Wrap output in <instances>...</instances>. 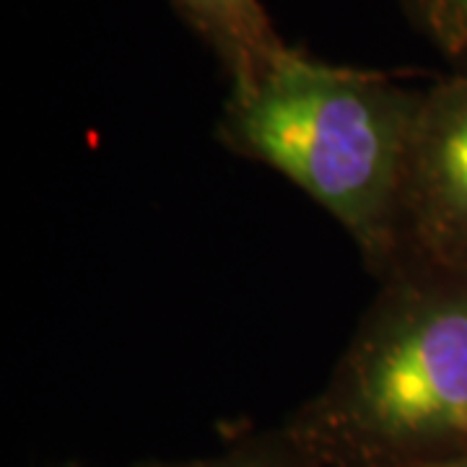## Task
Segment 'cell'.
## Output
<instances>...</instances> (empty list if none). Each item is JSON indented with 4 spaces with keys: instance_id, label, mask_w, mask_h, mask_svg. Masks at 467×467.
Returning <instances> with one entry per match:
<instances>
[{
    "instance_id": "6da1fadb",
    "label": "cell",
    "mask_w": 467,
    "mask_h": 467,
    "mask_svg": "<svg viewBox=\"0 0 467 467\" xmlns=\"http://www.w3.org/2000/svg\"><path fill=\"white\" fill-rule=\"evenodd\" d=\"M330 379L285 420L312 467H416L467 451V267L387 270Z\"/></svg>"
},
{
    "instance_id": "7a4b0ae2",
    "label": "cell",
    "mask_w": 467,
    "mask_h": 467,
    "mask_svg": "<svg viewBox=\"0 0 467 467\" xmlns=\"http://www.w3.org/2000/svg\"><path fill=\"white\" fill-rule=\"evenodd\" d=\"M420 97L382 73L284 47L232 86L218 140L306 192L382 278L395 263L398 198Z\"/></svg>"
},
{
    "instance_id": "3957f363",
    "label": "cell",
    "mask_w": 467,
    "mask_h": 467,
    "mask_svg": "<svg viewBox=\"0 0 467 467\" xmlns=\"http://www.w3.org/2000/svg\"><path fill=\"white\" fill-rule=\"evenodd\" d=\"M402 263L467 267V70L420 97L395 221Z\"/></svg>"
},
{
    "instance_id": "277c9868",
    "label": "cell",
    "mask_w": 467,
    "mask_h": 467,
    "mask_svg": "<svg viewBox=\"0 0 467 467\" xmlns=\"http://www.w3.org/2000/svg\"><path fill=\"white\" fill-rule=\"evenodd\" d=\"M223 63L232 86L244 84L285 45L260 0H171Z\"/></svg>"
},
{
    "instance_id": "5b68a950",
    "label": "cell",
    "mask_w": 467,
    "mask_h": 467,
    "mask_svg": "<svg viewBox=\"0 0 467 467\" xmlns=\"http://www.w3.org/2000/svg\"><path fill=\"white\" fill-rule=\"evenodd\" d=\"M78 467V465H66ZM138 467H312L301 454L294 441L288 439L284 429L265 431V434H250L232 441L226 450L208 454V457H192V460H177V462H143Z\"/></svg>"
},
{
    "instance_id": "8992f818",
    "label": "cell",
    "mask_w": 467,
    "mask_h": 467,
    "mask_svg": "<svg viewBox=\"0 0 467 467\" xmlns=\"http://www.w3.org/2000/svg\"><path fill=\"white\" fill-rule=\"evenodd\" d=\"M426 34L451 57L467 60V0H408Z\"/></svg>"
},
{
    "instance_id": "52a82bcc",
    "label": "cell",
    "mask_w": 467,
    "mask_h": 467,
    "mask_svg": "<svg viewBox=\"0 0 467 467\" xmlns=\"http://www.w3.org/2000/svg\"><path fill=\"white\" fill-rule=\"evenodd\" d=\"M416 467H467V451L460 457H451V460H441V462H429V465H416Z\"/></svg>"
}]
</instances>
